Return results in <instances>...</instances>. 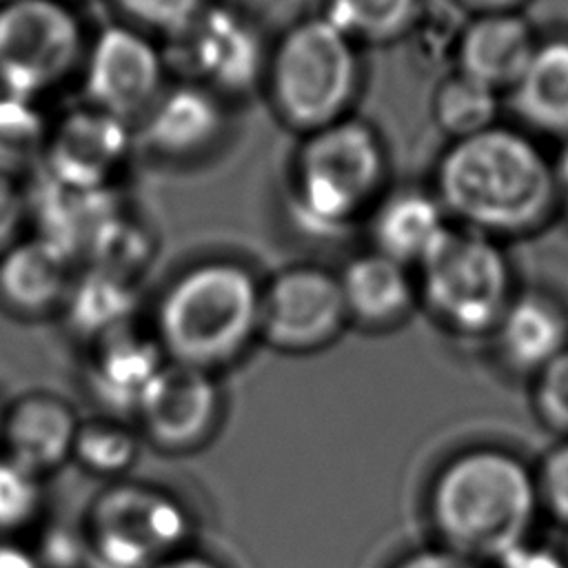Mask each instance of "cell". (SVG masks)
Wrapping results in <instances>:
<instances>
[{"label": "cell", "instance_id": "cell-1", "mask_svg": "<svg viewBox=\"0 0 568 568\" xmlns=\"http://www.w3.org/2000/svg\"><path fill=\"white\" fill-rule=\"evenodd\" d=\"M430 189L453 224L490 237L528 233L557 209L552 160L526 133L499 122L450 140Z\"/></svg>", "mask_w": 568, "mask_h": 568}, {"label": "cell", "instance_id": "cell-2", "mask_svg": "<svg viewBox=\"0 0 568 568\" xmlns=\"http://www.w3.org/2000/svg\"><path fill=\"white\" fill-rule=\"evenodd\" d=\"M262 277L231 255L178 268L160 288L149 331L169 362L213 375L260 344Z\"/></svg>", "mask_w": 568, "mask_h": 568}, {"label": "cell", "instance_id": "cell-3", "mask_svg": "<svg viewBox=\"0 0 568 568\" xmlns=\"http://www.w3.org/2000/svg\"><path fill=\"white\" fill-rule=\"evenodd\" d=\"M426 510L442 546L495 561L528 541L541 510L535 470L497 446L459 450L433 475Z\"/></svg>", "mask_w": 568, "mask_h": 568}, {"label": "cell", "instance_id": "cell-4", "mask_svg": "<svg viewBox=\"0 0 568 568\" xmlns=\"http://www.w3.org/2000/svg\"><path fill=\"white\" fill-rule=\"evenodd\" d=\"M388 173V149L379 129L357 113L304 133L286 171V217L311 240H337L364 224L390 186Z\"/></svg>", "mask_w": 568, "mask_h": 568}, {"label": "cell", "instance_id": "cell-5", "mask_svg": "<svg viewBox=\"0 0 568 568\" xmlns=\"http://www.w3.org/2000/svg\"><path fill=\"white\" fill-rule=\"evenodd\" d=\"M362 87V49L322 13L297 18L271 40L262 93L297 135L353 115Z\"/></svg>", "mask_w": 568, "mask_h": 568}, {"label": "cell", "instance_id": "cell-6", "mask_svg": "<svg viewBox=\"0 0 568 568\" xmlns=\"http://www.w3.org/2000/svg\"><path fill=\"white\" fill-rule=\"evenodd\" d=\"M413 273L419 306L457 335L493 333L515 297L510 260L497 237L453 222Z\"/></svg>", "mask_w": 568, "mask_h": 568}, {"label": "cell", "instance_id": "cell-7", "mask_svg": "<svg viewBox=\"0 0 568 568\" xmlns=\"http://www.w3.org/2000/svg\"><path fill=\"white\" fill-rule=\"evenodd\" d=\"M193 519L173 493L118 479L91 504L82 535L100 568H153L189 548Z\"/></svg>", "mask_w": 568, "mask_h": 568}, {"label": "cell", "instance_id": "cell-8", "mask_svg": "<svg viewBox=\"0 0 568 568\" xmlns=\"http://www.w3.org/2000/svg\"><path fill=\"white\" fill-rule=\"evenodd\" d=\"M89 33L69 0L0 4V91L42 100L78 80Z\"/></svg>", "mask_w": 568, "mask_h": 568}, {"label": "cell", "instance_id": "cell-9", "mask_svg": "<svg viewBox=\"0 0 568 568\" xmlns=\"http://www.w3.org/2000/svg\"><path fill=\"white\" fill-rule=\"evenodd\" d=\"M348 328L337 268L293 262L262 280L260 344L282 355L328 348Z\"/></svg>", "mask_w": 568, "mask_h": 568}, {"label": "cell", "instance_id": "cell-10", "mask_svg": "<svg viewBox=\"0 0 568 568\" xmlns=\"http://www.w3.org/2000/svg\"><path fill=\"white\" fill-rule=\"evenodd\" d=\"M169 62L160 42L122 22L89 36L78 82L82 102L135 124L169 84Z\"/></svg>", "mask_w": 568, "mask_h": 568}, {"label": "cell", "instance_id": "cell-11", "mask_svg": "<svg viewBox=\"0 0 568 568\" xmlns=\"http://www.w3.org/2000/svg\"><path fill=\"white\" fill-rule=\"evenodd\" d=\"M175 44L186 62V78L229 104L262 91L271 40L242 7L213 0Z\"/></svg>", "mask_w": 568, "mask_h": 568}, {"label": "cell", "instance_id": "cell-12", "mask_svg": "<svg viewBox=\"0 0 568 568\" xmlns=\"http://www.w3.org/2000/svg\"><path fill=\"white\" fill-rule=\"evenodd\" d=\"M222 415L224 393L217 375L166 359L133 419L142 442L169 455H184L215 437Z\"/></svg>", "mask_w": 568, "mask_h": 568}, {"label": "cell", "instance_id": "cell-13", "mask_svg": "<svg viewBox=\"0 0 568 568\" xmlns=\"http://www.w3.org/2000/svg\"><path fill=\"white\" fill-rule=\"evenodd\" d=\"M135 151L133 124L80 102L51 120L38 171L71 186L118 189Z\"/></svg>", "mask_w": 568, "mask_h": 568}, {"label": "cell", "instance_id": "cell-14", "mask_svg": "<svg viewBox=\"0 0 568 568\" xmlns=\"http://www.w3.org/2000/svg\"><path fill=\"white\" fill-rule=\"evenodd\" d=\"M231 104L195 80H169L133 124L138 151L164 164L189 166L220 151L231 124Z\"/></svg>", "mask_w": 568, "mask_h": 568}, {"label": "cell", "instance_id": "cell-15", "mask_svg": "<svg viewBox=\"0 0 568 568\" xmlns=\"http://www.w3.org/2000/svg\"><path fill=\"white\" fill-rule=\"evenodd\" d=\"M164 362L151 331L133 324L87 346L82 386L102 415L133 417Z\"/></svg>", "mask_w": 568, "mask_h": 568}, {"label": "cell", "instance_id": "cell-16", "mask_svg": "<svg viewBox=\"0 0 568 568\" xmlns=\"http://www.w3.org/2000/svg\"><path fill=\"white\" fill-rule=\"evenodd\" d=\"M27 186V184H24ZM31 233L84 262L104 226L124 211L118 189H84L33 173L27 186Z\"/></svg>", "mask_w": 568, "mask_h": 568}, {"label": "cell", "instance_id": "cell-17", "mask_svg": "<svg viewBox=\"0 0 568 568\" xmlns=\"http://www.w3.org/2000/svg\"><path fill=\"white\" fill-rule=\"evenodd\" d=\"M80 417L69 399L29 390L2 408L0 455L44 477L71 459Z\"/></svg>", "mask_w": 568, "mask_h": 568}, {"label": "cell", "instance_id": "cell-18", "mask_svg": "<svg viewBox=\"0 0 568 568\" xmlns=\"http://www.w3.org/2000/svg\"><path fill=\"white\" fill-rule=\"evenodd\" d=\"M78 268L67 251L29 231L0 255V306L27 322L55 317Z\"/></svg>", "mask_w": 568, "mask_h": 568}, {"label": "cell", "instance_id": "cell-19", "mask_svg": "<svg viewBox=\"0 0 568 568\" xmlns=\"http://www.w3.org/2000/svg\"><path fill=\"white\" fill-rule=\"evenodd\" d=\"M337 280L348 326L368 333L402 326L419 306L413 268L371 246L353 253L337 268Z\"/></svg>", "mask_w": 568, "mask_h": 568}, {"label": "cell", "instance_id": "cell-20", "mask_svg": "<svg viewBox=\"0 0 568 568\" xmlns=\"http://www.w3.org/2000/svg\"><path fill=\"white\" fill-rule=\"evenodd\" d=\"M537 38L526 18L515 11L477 13L462 24L453 69L495 89H513L526 71Z\"/></svg>", "mask_w": 568, "mask_h": 568}, {"label": "cell", "instance_id": "cell-21", "mask_svg": "<svg viewBox=\"0 0 568 568\" xmlns=\"http://www.w3.org/2000/svg\"><path fill=\"white\" fill-rule=\"evenodd\" d=\"M450 220L433 193L417 184L388 186L364 220L368 246L415 268Z\"/></svg>", "mask_w": 568, "mask_h": 568}, {"label": "cell", "instance_id": "cell-22", "mask_svg": "<svg viewBox=\"0 0 568 568\" xmlns=\"http://www.w3.org/2000/svg\"><path fill=\"white\" fill-rule=\"evenodd\" d=\"M490 335L508 368L537 375L568 348V315L546 293H519L508 302Z\"/></svg>", "mask_w": 568, "mask_h": 568}, {"label": "cell", "instance_id": "cell-23", "mask_svg": "<svg viewBox=\"0 0 568 568\" xmlns=\"http://www.w3.org/2000/svg\"><path fill=\"white\" fill-rule=\"evenodd\" d=\"M138 286L115 273L82 264L58 317L75 339L89 346L138 324Z\"/></svg>", "mask_w": 568, "mask_h": 568}, {"label": "cell", "instance_id": "cell-24", "mask_svg": "<svg viewBox=\"0 0 568 568\" xmlns=\"http://www.w3.org/2000/svg\"><path fill=\"white\" fill-rule=\"evenodd\" d=\"M510 93L524 122L548 133H568V38L539 42Z\"/></svg>", "mask_w": 568, "mask_h": 568}, {"label": "cell", "instance_id": "cell-25", "mask_svg": "<svg viewBox=\"0 0 568 568\" xmlns=\"http://www.w3.org/2000/svg\"><path fill=\"white\" fill-rule=\"evenodd\" d=\"M426 11V0H324L322 16L359 49L406 40Z\"/></svg>", "mask_w": 568, "mask_h": 568}, {"label": "cell", "instance_id": "cell-26", "mask_svg": "<svg viewBox=\"0 0 568 568\" xmlns=\"http://www.w3.org/2000/svg\"><path fill=\"white\" fill-rule=\"evenodd\" d=\"M430 113L442 133L462 140L497 124L499 93L479 80L450 69L437 82Z\"/></svg>", "mask_w": 568, "mask_h": 568}, {"label": "cell", "instance_id": "cell-27", "mask_svg": "<svg viewBox=\"0 0 568 568\" xmlns=\"http://www.w3.org/2000/svg\"><path fill=\"white\" fill-rule=\"evenodd\" d=\"M140 446L138 428L120 417L100 413L80 422L71 459L89 475L118 481L135 466Z\"/></svg>", "mask_w": 568, "mask_h": 568}, {"label": "cell", "instance_id": "cell-28", "mask_svg": "<svg viewBox=\"0 0 568 568\" xmlns=\"http://www.w3.org/2000/svg\"><path fill=\"white\" fill-rule=\"evenodd\" d=\"M49 129L38 100L0 91V173L31 178L40 169Z\"/></svg>", "mask_w": 568, "mask_h": 568}, {"label": "cell", "instance_id": "cell-29", "mask_svg": "<svg viewBox=\"0 0 568 568\" xmlns=\"http://www.w3.org/2000/svg\"><path fill=\"white\" fill-rule=\"evenodd\" d=\"M213 0H111L118 20L153 36L178 42Z\"/></svg>", "mask_w": 568, "mask_h": 568}, {"label": "cell", "instance_id": "cell-30", "mask_svg": "<svg viewBox=\"0 0 568 568\" xmlns=\"http://www.w3.org/2000/svg\"><path fill=\"white\" fill-rule=\"evenodd\" d=\"M42 479L0 455V539L22 532L36 521L44 501Z\"/></svg>", "mask_w": 568, "mask_h": 568}, {"label": "cell", "instance_id": "cell-31", "mask_svg": "<svg viewBox=\"0 0 568 568\" xmlns=\"http://www.w3.org/2000/svg\"><path fill=\"white\" fill-rule=\"evenodd\" d=\"M535 406L548 426L568 433V348L537 373Z\"/></svg>", "mask_w": 568, "mask_h": 568}, {"label": "cell", "instance_id": "cell-32", "mask_svg": "<svg viewBox=\"0 0 568 568\" xmlns=\"http://www.w3.org/2000/svg\"><path fill=\"white\" fill-rule=\"evenodd\" d=\"M539 506L568 524V439L552 446L535 470Z\"/></svg>", "mask_w": 568, "mask_h": 568}, {"label": "cell", "instance_id": "cell-33", "mask_svg": "<svg viewBox=\"0 0 568 568\" xmlns=\"http://www.w3.org/2000/svg\"><path fill=\"white\" fill-rule=\"evenodd\" d=\"M29 202L22 180L0 173V255L29 231Z\"/></svg>", "mask_w": 568, "mask_h": 568}, {"label": "cell", "instance_id": "cell-34", "mask_svg": "<svg viewBox=\"0 0 568 568\" xmlns=\"http://www.w3.org/2000/svg\"><path fill=\"white\" fill-rule=\"evenodd\" d=\"M390 568H484L481 561L470 559L446 546H426L415 548L402 557H397Z\"/></svg>", "mask_w": 568, "mask_h": 568}, {"label": "cell", "instance_id": "cell-35", "mask_svg": "<svg viewBox=\"0 0 568 568\" xmlns=\"http://www.w3.org/2000/svg\"><path fill=\"white\" fill-rule=\"evenodd\" d=\"M495 568H568L564 555L552 548L524 541L493 561Z\"/></svg>", "mask_w": 568, "mask_h": 568}, {"label": "cell", "instance_id": "cell-36", "mask_svg": "<svg viewBox=\"0 0 568 568\" xmlns=\"http://www.w3.org/2000/svg\"><path fill=\"white\" fill-rule=\"evenodd\" d=\"M0 568H40L36 555L11 539H0Z\"/></svg>", "mask_w": 568, "mask_h": 568}, {"label": "cell", "instance_id": "cell-37", "mask_svg": "<svg viewBox=\"0 0 568 568\" xmlns=\"http://www.w3.org/2000/svg\"><path fill=\"white\" fill-rule=\"evenodd\" d=\"M153 568H222V564H217L213 557H209V555H204L200 550L186 548V550L175 552L173 557L160 561Z\"/></svg>", "mask_w": 568, "mask_h": 568}, {"label": "cell", "instance_id": "cell-38", "mask_svg": "<svg viewBox=\"0 0 568 568\" xmlns=\"http://www.w3.org/2000/svg\"><path fill=\"white\" fill-rule=\"evenodd\" d=\"M552 175H555L557 206H561L568 213V142L552 158Z\"/></svg>", "mask_w": 568, "mask_h": 568}, {"label": "cell", "instance_id": "cell-39", "mask_svg": "<svg viewBox=\"0 0 568 568\" xmlns=\"http://www.w3.org/2000/svg\"><path fill=\"white\" fill-rule=\"evenodd\" d=\"M477 9V13H493V11H513L521 0H462Z\"/></svg>", "mask_w": 568, "mask_h": 568}, {"label": "cell", "instance_id": "cell-40", "mask_svg": "<svg viewBox=\"0 0 568 568\" xmlns=\"http://www.w3.org/2000/svg\"><path fill=\"white\" fill-rule=\"evenodd\" d=\"M0 428H2V408H0Z\"/></svg>", "mask_w": 568, "mask_h": 568}, {"label": "cell", "instance_id": "cell-41", "mask_svg": "<svg viewBox=\"0 0 568 568\" xmlns=\"http://www.w3.org/2000/svg\"><path fill=\"white\" fill-rule=\"evenodd\" d=\"M2 2H9V0H0V4H2Z\"/></svg>", "mask_w": 568, "mask_h": 568}]
</instances>
